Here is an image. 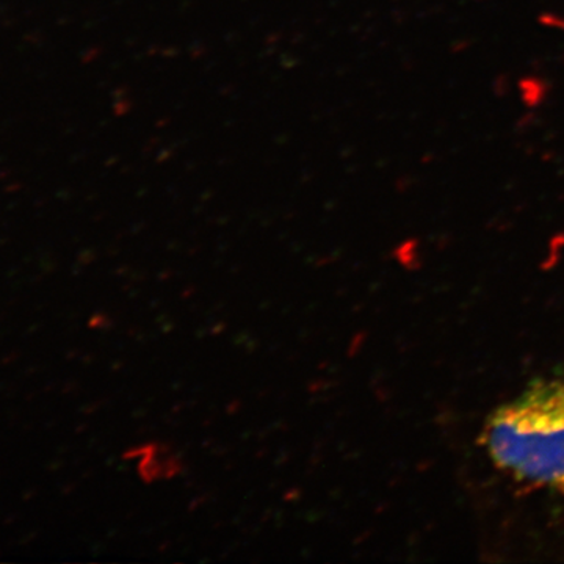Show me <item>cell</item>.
Wrapping results in <instances>:
<instances>
[{
    "label": "cell",
    "mask_w": 564,
    "mask_h": 564,
    "mask_svg": "<svg viewBox=\"0 0 564 564\" xmlns=\"http://www.w3.org/2000/svg\"><path fill=\"white\" fill-rule=\"evenodd\" d=\"M481 444L500 473L564 496V369L492 411Z\"/></svg>",
    "instance_id": "cell-1"
},
{
    "label": "cell",
    "mask_w": 564,
    "mask_h": 564,
    "mask_svg": "<svg viewBox=\"0 0 564 564\" xmlns=\"http://www.w3.org/2000/svg\"><path fill=\"white\" fill-rule=\"evenodd\" d=\"M180 462L176 456L165 451V447L150 445L148 451H141L140 474L144 480L154 481L158 478L172 477L177 473Z\"/></svg>",
    "instance_id": "cell-2"
}]
</instances>
